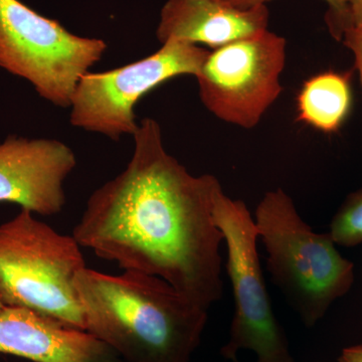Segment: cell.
Listing matches in <instances>:
<instances>
[{
  "label": "cell",
  "instance_id": "15",
  "mask_svg": "<svg viewBox=\"0 0 362 362\" xmlns=\"http://www.w3.org/2000/svg\"><path fill=\"white\" fill-rule=\"evenodd\" d=\"M342 42L354 54L362 88V25L349 28L343 35Z\"/></svg>",
  "mask_w": 362,
  "mask_h": 362
},
{
  "label": "cell",
  "instance_id": "7",
  "mask_svg": "<svg viewBox=\"0 0 362 362\" xmlns=\"http://www.w3.org/2000/svg\"><path fill=\"white\" fill-rule=\"evenodd\" d=\"M209 54L199 45L168 40L140 61L101 73L88 71L71 96V125L112 140L134 135L138 101L171 78L197 77Z\"/></svg>",
  "mask_w": 362,
  "mask_h": 362
},
{
  "label": "cell",
  "instance_id": "12",
  "mask_svg": "<svg viewBox=\"0 0 362 362\" xmlns=\"http://www.w3.org/2000/svg\"><path fill=\"white\" fill-rule=\"evenodd\" d=\"M351 73L317 74L305 81L297 96V120L324 133L337 132L352 104Z\"/></svg>",
  "mask_w": 362,
  "mask_h": 362
},
{
  "label": "cell",
  "instance_id": "16",
  "mask_svg": "<svg viewBox=\"0 0 362 362\" xmlns=\"http://www.w3.org/2000/svg\"><path fill=\"white\" fill-rule=\"evenodd\" d=\"M352 28L362 25V0H346Z\"/></svg>",
  "mask_w": 362,
  "mask_h": 362
},
{
  "label": "cell",
  "instance_id": "1",
  "mask_svg": "<svg viewBox=\"0 0 362 362\" xmlns=\"http://www.w3.org/2000/svg\"><path fill=\"white\" fill-rule=\"evenodd\" d=\"M133 138L129 163L90 194L71 235L99 258L161 278L209 310L223 296V237L213 214L220 181L188 173L166 151L154 119H143Z\"/></svg>",
  "mask_w": 362,
  "mask_h": 362
},
{
  "label": "cell",
  "instance_id": "19",
  "mask_svg": "<svg viewBox=\"0 0 362 362\" xmlns=\"http://www.w3.org/2000/svg\"><path fill=\"white\" fill-rule=\"evenodd\" d=\"M235 362H239V361H238L237 359H235ZM257 362H258V361H257Z\"/></svg>",
  "mask_w": 362,
  "mask_h": 362
},
{
  "label": "cell",
  "instance_id": "4",
  "mask_svg": "<svg viewBox=\"0 0 362 362\" xmlns=\"http://www.w3.org/2000/svg\"><path fill=\"white\" fill-rule=\"evenodd\" d=\"M33 214L21 209L0 225V302L86 330L75 286L87 267L83 247Z\"/></svg>",
  "mask_w": 362,
  "mask_h": 362
},
{
  "label": "cell",
  "instance_id": "3",
  "mask_svg": "<svg viewBox=\"0 0 362 362\" xmlns=\"http://www.w3.org/2000/svg\"><path fill=\"white\" fill-rule=\"evenodd\" d=\"M272 280L307 327L315 325L354 282V265L330 233L313 232L282 188L264 195L255 213Z\"/></svg>",
  "mask_w": 362,
  "mask_h": 362
},
{
  "label": "cell",
  "instance_id": "2",
  "mask_svg": "<svg viewBox=\"0 0 362 362\" xmlns=\"http://www.w3.org/2000/svg\"><path fill=\"white\" fill-rule=\"evenodd\" d=\"M86 331L122 362H189L209 310L156 276L86 268L76 278Z\"/></svg>",
  "mask_w": 362,
  "mask_h": 362
},
{
  "label": "cell",
  "instance_id": "9",
  "mask_svg": "<svg viewBox=\"0 0 362 362\" xmlns=\"http://www.w3.org/2000/svg\"><path fill=\"white\" fill-rule=\"evenodd\" d=\"M76 165L73 150L59 140L8 136L0 143V204L44 216L61 213L64 185Z\"/></svg>",
  "mask_w": 362,
  "mask_h": 362
},
{
  "label": "cell",
  "instance_id": "14",
  "mask_svg": "<svg viewBox=\"0 0 362 362\" xmlns=\"http://www.w3.org/2000/svg\"><path fill=\"white\" fill-rule=\"evenodd\" d=\"M230 6L249 8L255 6H267L272 0H225ZM328 9L325 16L326 25L335 40L341 42L344 33L352 28L346 0H325Z\"/></svg>",
  "mask_w": 362,
  "mask_h": 362
},
{
  "label": "cell",
  "instance_id": "5",
  "mask_svg": "<svg viewBox=\"0 0 362 362\" xmlns=\"http://www.w3.org/2000/svg\"><path fill=\"white\" fill-rule=\"evenodd\" d=\"M106 49L103 40L78 37L21 0H0V68L56 106L70 107L81 78Z\"/></svg>",
  "mask_w": 362,
  "mask_h": 362
},
{
  "label": "cell",
  "instance_id": "18",
  "mask_svg": "<svg viewBox=\"0 0 362 362\" xmlns=\"http://www.w3.org/2000/svg\"><path fill=\"white\" fill-rule=\"evenodd\" d=\"M4 305L1 303V302H0V311L2 310V309H4Z\"/></svg>",
  "mask_w": 362,
  "mask_h": 362
},
{
  "label": "cell",
  "instance_id": "11",
  "mask_svg": "<svg viewBox=\"0 0 362 362\" xmlns=\"http://www.w3.org/2000/svg\"><path fill=\"white\" fill-rule=\"evenodd\" d=\"M267 6L240 8L225 0H168L156 35L161 44L180 40L216 49L268 30Z\"/></svg>",
  "mask_w": 362,
  "mask_h": 362
},
{
  "label": "cell",
  "instance_id": "10",
  "mask_svg": "<svg viewBox=\"0 0 362 362\" xmlns=\"http://www.w3.org/2000/svg\"><path fill=\"white\" fill-rule=\"evenodd\" d=\"M0 354L33 362H122L88 331L23 307L0 311Z\"/></svg>",
  "mask_w": 362,
  "mask_h": 362
},
{
  "label": "cell",
  "instance_id": "6",
  "mask_svg": "<svg viewBox=\"0 0 362 362\" xmlns=\"http://www.w3.org/2000/svg\"><path fill=\"white\" fill-rule=\"evenodd\" d=\"M213 214L228 249L226 270L235 300L230 338L221 356L235 361L238 352L247 349L256 354L258 362H295L264 282L255 218L244 202L230 199L221 187Z\"/></svg>",
  "mask_w": 362,
  "mask_h": 362
},
{
  "label": "cell",
  "instance_id": "17",
  "mask_svg": "<svg viewBox=\"0 0 362 362\" xmlns=\"http://www.w3.org/2000/svg\"><path fill=\"white\" fill-rule=\"evenodd\" d=\"M338 362H362V344L343 349Z\"/></svg>",
  "mask_w": 362,
  "mask_h": 362
},
{
  "label": "cell",
  "instance_id": "8",
  "mask_svg": "<svg viewBox=\"0 0 362 362\" xmlns=\"http://www.w3.org/2000/svg\"><path fill=\"white\" fill-rule=\"evenodd\" d=\"M285 63L286 40L268 30L213 49L197 76L202 104L221 120L252 129L282 93Z\"/></svg>",
  "mask_w": 362,
  "mask_h": 362
},
{
  "label": "cell",
  "instance_id": "13",
  "mask_svg": "<svg viewBox=\"0 0 362 362\" xmlns=\"http://www.w3.org/2000/svg\"><path fill=\"white\" fill-rule=\"evenodd\" d=\"M330 235L335 244L354 247L362 243V188L346 197L331 221Z\"/></svg>",
  "mask_w": 362,
  "mask_h": 362
}]
</instances>
